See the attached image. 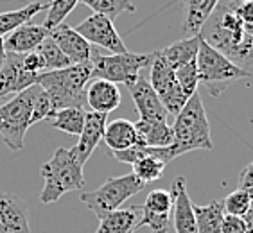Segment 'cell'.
Here are the masks:
<instances>
[{"instance_id": "cell-1", "label": "cell", "mask_w": 253, "mask_h": 233, "mask_svg": "<svg viewBox=\"0 0 253 233\" xmlns=\"http://www.w3.org/2000/svg\"><path fill=\"white\" fill-rule=\"evenodd\" d=\"M203 41L221 52L234 65L248 70L253 68V36L246 33L237 20L228 0H219L212 15L201 27Z\"/></svg>"}, {"instance_id": "cell-2", "label": "cell", "mask_w": 253, "mask_h": 233, "mask_svg": "<svg viewBox=\"0 0 253 233\" xmlns=\"http://www.w3.org/2000/svg\"><path fill=\"white\" fill-rule=\"evenodd\" d=\"M176 122L172 126V144L167 147H147L146 155L160 158L162 161L169 163L178 156L190 153V151H210L212 140H210V124L207 118V112L201 102L200 93L196 92L181 112L174 116Z\"/></svg>"}, {"instance_id": "cell-3", "label": "cell", "mask_w": 253, "mask_h": 233, "mask_svg": "<svg viewBox=\"0 0 253 233\" xmlns=\"http://www.w3.org/2000/svg\"><path fill=\"white\" fill-rule=\"evenodd\" d=\"M92 79V61L70 65L61 70L42 72L38 84L49 95L54 112L65 108H83L86 104V84Z\"/></svg>"}, {"instance_id": "cell-4", "label": "cell", "mask_w": 253, "mask_h": 233, "mask_svg": "<svg viewBox=\"0 0 253 233\" xmlns=\"http://www.w3.org/2000/svg\"><path fill=\"white\" fill-rule=\"evenodd\" d=\"M83 163L79 161L74 149L59 147L49 161H45L40 172L43 178V189L40 194V201L45 204L56 203L67 192L83 190L84 174Z\"/></svg>"}, {"instance_id": "cell-5", "label": "cell", "mask_w": 253, "mask_h": 233, "mask_svg": "<svg viewBox=\"0 0 253 233\" xmlns=\"http://www.w3.org/2000/svg\"><path fill=\"white\" fill-rule=\"evenodd\" d=\"M196 67H198L200 83L207 84L214 97L221 95V92H224L232 83L252 76L250 70L237 67L221 52L212 49L207 41H203V38L200 41V49L196 56Z\"/></svg>"}, {"instance_id": "cell-6", "label": "cell", "mask_w": 253, "mask_h": 233, "mask_svg": "<svg viewBox=\"0 0 253 233\" xmlns=\"http://www.w3.org/2000/svg\"><path fill=\"white\" fill-rule=\"evenodd\" d=\"M155 58V50L147 54L138 52H122L102 56L97 50L92 56V79H104L113 84H126L131 86L140 72L151 65Z\"/></svg>"}, {"instance_id": "cell-7", "label": "cell", "mask_w": 253, "mask_h": 233, "mask_svg": "<svg viewBox=\"0 0 253 233\" xmlns=\"http://www.w3.org/2000/svg\"><path fill=\"white\" fill-rule=\"evenodd\" d=\"M38 84L16 93L5 104H0V136L11 151H20L24 147V138L31 127V115Z\"/></svg>"}, {"instance_id": "cell-8", "label": "cell", "mask_w": 253, "mask_h": 233, "mask_svg": "<svg viewBox=\"0 0 253 233\" xmlns=\"http://www.w3.org/2000/svg\"><path fill=\"white\" fill-rule=\"evenodd\" d=\"M144 189H146V185L133 172H129V174L117 176V178H108L99 189L92 190V192H83L79 195V199L92 210L95 217L102 219L113 210L121 208L129 197L142 192Z\"/></svg>"}, {"instance_id": "cell-9", "label": "cell", "mask_w": 253, "mask_h": 233, "mask_svg": "<svg viewBox=\"0 0 253 233\" xmlns=\"http://www.w3.org/2000/svg\"><path fill=\"white\" fill-rule=\"evenodd\" d=\"M149 67H151V74H149L147 81L156 92L158 99L162 101L166 112L176 116L189 99L181 92L180 84L176 81L174 70L170 68V65L167 63L166 59L162 58L160 50H155V58H153Z\"/></svg>"}, {"instance_id": "cell-10", "label": "cell", "mask_w": 253, "mask_h": 233, "mask_svg": "<svg viewBox=\"0 0 253 233\" xmlns=\"http://www.w3.org/2000/svg\"><path fill=\"white\" fill-rule=\"evenodd\" d=\"M76 33L81 34L90 45H97L102 49L110 50L112 54L127 52L126 45L122 41L121 34L117 33L115 25L110 18L102 15H95L84 18L78 27H74Z\"/></svg>"}, {"instance_id": "cell-11", "label": "cell", "mask_w": 253, "mask_h": 233, "mask_svg": "<svg viewBox=\"0 0 253 233\" xmlns=\"http://www.w3.org/2000/svg\"><path fill=\"white\" fill-rule=\"evenodd\" d=\"M142 208L140 226H149L153 233H167L170 226L172 195L169 190L155 189L147 194Z\"/></svg>"}, {"instance_id": "cell-12", "label": "cell", "mask_w": 253, "mask_h": 233, "mask_svg": "<svg viewBox=\"0 0 253 233\" xmlns=\"http://www.w3.org/2000/svg\"><path fill=\"white\" fill-rule=\"evenodd\" d=\"M38 84V76L27 72L22 67V54H7L5 63L0 70V99L11 93H20Z\"/></svg>"}, {"instance_id": "cell-13", "label": "cell", "mask_w": 253, "mask_h": 233, "mask_svg": "<svg viewBox=\"0 0 253 233\" xmlns=\"http://www.w3.org/2000/svg\"><path fill=\"white\" fill-rule=\"evenodd\" d=\"M0 233H31L29 208L18 195L0 192Z\"/></svg>"}, {"instance_id": "cell-14", "label": "cell", "mask_w": 253, "mask_h": 233, "mask_svg": "<svg viewBox=\"0 0 253 233\" xmlns=\"http://www.w3.org/2000/svg\"><path fill=\"white\" fill-rule=\"evenodd\" d=\"M172 195V226L176 233H196L194 203L187 192L185 178H176L170 185Z\"/></svg>"}, {"instance_id": "cell-15", "label": "cell", "mask_w": 253, "mask_h": 233, "mask_svg": "<svg viewBox=\"0 0 253 233\" xmlns=\"http://www.w3.org/2000/svg\"><path fill=\"white\" fill-rule=\"evenodd\" d=\"M49 36L56 41V45L63 50V54L74 65L92 61V56L95 52L93 45L88 43L81 34L76 33V29L67 25L65 22L61 25H58L56 29L50 31Z\"/></svg>"}, {"instance_id": "cell-16", "label": "cell", "mask_w": 253, "mask_h": 233, "mask_svg": "<svg viewBox=\"0 0 253 233\" xmlns=\"http://www.w3.org/2000/svg\"><path fill=\"white\" fill-rule=\"evenodd\" d=\"M127 90L131 93L136 113L140 118H144V120H167L169 113L166 112L162 101L158 99L156 92L144 76L136 79L131 86H127Z\"/></svg>"}, {"instance_id": "cell-17", "label": "cell", "mask_w": 253, "mask_h": 233, "mask_svg": "<svg viewBox=\"0 0 253 233\" xmlns=\"http://www.w3.org/2000/svg\"><path fill=\"white\" fill-rule=\"evenodd\" d=\"M106 124H108V115H104V113H95V112L86 113L83 131L79 135L78 144L72 147L76 156H78L79 161H81L83 165L88 161V158L92 156L95 147L99 146V142L102 140Z\"/></svg>"}, {"instance_id": "cell-18", "label": "cell", "mask_w": 253, "mask_h": 233, "mask_svg": "<svg viewBox=\"0 0 253 233\" xmlns=\"http://www.w3.org/2000/svg\"><path fill=\"white\" fill-rule=\"evenodd\" d=\"M50 34L49 29L43 25L25 24L18 29L11 31L9 34L2 36L4 39V49L7 54H27L38 49V45Z\"/></svg>"}, {"instance_id": "cell-19", "label": "cell", "mask_w": 253, "mask_h": 233, "mask_svg": "<svg viewBox=\"0 0 253 233\" xmlns=\"http://www.w3.org/2000/svg\"><path fill=\"white\" fill-rule=\"evenodd\" d=\"M84 97H86V106L92 112L104 113V115L115 112L122 99L117 84L104 79H93L84 92Z\"/></svg>"}, {"instance_id": "cell-20", "label": "cell", "mask_w": 253, "mask_h": 233, "mask_svg": "<svg viewBox=\"0 0 253 233\" xmlns=\"http://www.w3.org/2000/svg\"><path fill=\"white\" fill-rule=\"evenodd\" d=\"M142 208L138 204L117 208L99 219V228L95 233H135L140 228Z\"/></svg>"}, {"instance_id": "cell-21", "label": "cell", "mask_w": 253, "mask_h": 233, "mask_svg": "<svg viewBox=\"0 0 253 233\" xmlns=\"http://www.w3.org/2000/svg\"><path fill=\"white\" fill-rule=\"evenodd\" d=\"M219 0H185V13H183V25L181 34L183 38L200 36L201 27L212 15Z\"/></svg>"}, {"instance_id": "cell-22", "label": "cell", "mask_w": 253, "mask_h": 233, "mask_svg": "<svg viewBox=\"0 0 253 233\" xmlns=\"http://www.w3.org/2000/svg\"><path fill=\"white\" fill-rule=\"evenodd\" d=\"M102 140L110 151H124L140 144L135 124L126 120V118H115V120L108 122Z\"/></svg>"}, {"instance_id": "cell-23", "label": "cell", "mask_w": 253, "mask_h": 233, "mask_svg": "<svg viewBox=\"0 0 253 233\" xmlns=\"http://www.w3.org/2000/svg\"><path fill=\"white\" fill-rule=\"evenodd\" d=\"M135 129L140 144L147 147H167L172 144V127L167 124V120L138 118V122H135Z\"/></svg>"}, {"instance_id": "cell-24", "label": "cell", "mask_w": 253, "mask_h": 233, "mask_svg": "<svg viewBox=\"0 0 253 233\" xmlns=\"http://www.w3.org/2000/svg\"><path fill=\"white\" fill-rule=\"evenodd\" d=\"M200 41H201V36L181 38V39H178L176 43L169 45L166 49H162L160 54H162V58L170 65L172 70H178V68H181L183 65L196 61L198 49H200Z\"/></svg>"}, {"instance_id": "cell-25", "label": "cell", "mask_w": 253, "mask_h": 233, "mask_svg": "<svg viewBox=\"0 0 253 233\" xmlns=\"http://www.w3.org/2000/svg\"><path fill=\"white\" fill-rule=\"evenodd\" d=\"M43 9H49V2H33L20 9L0 13V36H5L22 25L31 24V20Z\"/></svg>"}, {"instance_id": "cell-26", "label": "cell", "mask_w": 253, "mask_h": 233, "mask_svg": "<svg viewBox=\"0 0 253 233\" xmlns=\"http://www.w3.org/2000/svg\"><path fill=\"white\" fill-rule=\"evenodd\" d=\"M196 233H221V223L224 210L221 201H212L210 204L198 206L194 204Z\"/></svg>"}, {"instance_id": "cell-27", "label": "cell", "mask_w": 253, "mask_h": 233, "mask_svg": "<svg viewBox=\"0 0 253 233\" xmlns=\"http://www.w3.org/2000/svg\"><path fill=\"white\" fill-rule=\"evenodd\" d=\"M84 118H86V112L83 108H65L54 113L49 122L54 129H59L67 135L79 136L83 131Z\"/></svg>"}, {"instance_id": "cell-28", "label": "cell", "mask_w": 253, "mask_h": 233, "mask_svg": "<svg viewBox=\"0 0 253 233\" xmlns=\"http://www.w3.org/2000/svg\"><path fill=\"white\" fill-rule=\"evenodd\" d=\"M81 4L95 13V15H102L113 20L117 18L122 13H135V4H131L129 0H79Z\"/></svg>"}, {"instance_id": "cell-29", "label": "cell", "mask_w": 253, "mask_h": 233, "mask_svg": "<svg viewBox=\"0 0 253 233\" xmlns=\"http://www.w3.org/2000/svg\"><path fill=\"white\" fill-rule=\"evenodd\" d=\"M36 50H38L40 56H42L45 61V72L61 70V68H67V67H70V65H74L72 61L63 54V50L56 45V41H54L50 36H47V38L38 45V49Z\"/></svg>"}, {"instance_id": "cell-30", "label": "cell", "mask_w": 253, "mask_h": 233, "mask_svg": "<svg viewBox=\"0 0 253 233\" xmlns=\"http://www.w3.org/2000/svg\"><path fill=\"white\" fill-rule=\"evenodd\" d=\"M166 161H162L160 158L156 156L147 155L144 158L133 163V174L138 178L144 185L147 183H155L164 176V170H166Z\"/></svg>"}, {"instance_id": "cell-31", "label": "cell", "mask_w": 253, "mask_h": 233, "mask_svg": "<svg viewBox=\"0 0 253 233\" xmlns=\"http://www.w3.org/2000/svg\"><path fill=\"white\" fill-rule=\"evenodd\" d=\"M79 0H50L49 2V13H47V18L43 22L45 29H56L58 25H61L65 22L70 13L74 11V7L78 5Z\"/></svg>"}, {"instance_id": "cell-32", "label": "cell", "mask_w": 253, "mask_h": 233, "mask_svg": "<svg viewBox=\"0 0 253 233\" xmlns=\"http://www.w3.org/2000/svg\"><path fill=\"white\" fill-rule=\"evenodd\" d=\"M252 197L246 190L237 189L234 192H230L226 197H224L221 203H223V210L224 214L228 215H237V217H243L246 212H248L250 204H252Z\"/></svg>"}, {"instance_id": "cell-33", "label": "cell", "mask_w": 253, "mask_h": 233, "mask_svg": "<svg viewBox=\"0 0 253 233\" xmlns=\"http://www.w3.org/2000/svg\"><path fill=\"white\" fill-rule=\"evenodd\" d=\"M176 81L180 84L181 92L187 99L192 97L196 92H198V84H200V79H198V67H196V61L192 63L183 65L181 68L174 70Z\"/></svg>"}, {"instance_id": "cell-34", "label": "cell", "mask_w": 253, "mask_h": 233, "mask_svg": "<svg viewBox=\"0 0 253 233\" xmlns=\"http://www.w3.org/2000/svg\"><path fill=\"white\" fill-rule=\"evenodd\" d=\"M54 113L56 112L52 110V104H50L49 95L45 93L43 88L40 86L38 92H36V97H34L33 115H31V126H33V124H38V122H42V120H50Z\"/></svg>"}, {"instance_id": "cell-35", "label": "cell", "mask_w": 253, "mask_h": 233, "mask_svg": "<svg viewBox=\"0 0 253 233\" xmlns=\"http://www.w3.org/2000/svg\"><path fill=\"white\" fill-rule=\"evenodd\" d=\"M230 4L246 33L253 36V0H241V2H230Z\"/></svg>"}, {"instance_id": "cell-36", "label": "cell", "mask_w": 253, "mask_h": 233, "mask_svg": "<svg viewBox=\"0 0 253 233\" xmlns=\"http://www.w3.org/2000/svg\"><path fill=\"white\" fill-rule=\"evenodd\" d=\"M22 67H24L27 72L36 74V76H40L42 72H45V61H43V58L40 56L38 50L22 54Z\"/></svg>"}, {"instance_id": "cell-37", "label": "cell", "mask_w": 253, "mask_h": 233, "mask_svg": "<svg viewBox=\"0 0 253 233\" xmlns=\"http://www.w3.org/2000/svg\"><path fill=\"white\" fill-rule=\"evenodd\" d=\"M221 233H246V223L243 217L224 214L221 223Z\"/></svg>"}, {"instance_id": "cell-38", "label": "cell", "mask_w": 253, "mask_h": 233, "mask_svg": "<svg viewBox=\"0 0 253 233\" xmlns=\"http://www.w3.org/2000/svg\"><path fill=\"white\" fill-rule=\"evenodd\" d=\"M253 187V161L239 176V189L250 190Z\"/></svg>"}, {"instance_id": "cell-39", "label": "cell", "mask_w": 253, "mask_h": 233, "mask_svg": "<svg viewBox=\"0 0 253 233\" xmlns=\"http://www.w3.org/2000/svg\"><path fill=\"white\" fill-rule=\"evenodd\" d=\"M5 58H7V52H5V49H4V39H2V36H0V70H2V67H4Z\"/></svg>"}, {"instance_id": "cell-40", "label": "cell", "mask_w": 253, "mask_h": 233, "mask_svg": "<svg viewBox=\"0 0 253 233\" xmlns=\"http://www.w3.org/2000/svg\"><path fill=\"white\" fill-rule=\"evenodd\" d=\"M228 2H241V0H228Z\"/></svg>"}, {"instance_id": "cell-41", "label": "cell", "mask_w": 253, "mask_h": 233, "mask_svg": "<svg viewBox=\"0 0 253 233\" xmlns=\"http://www.w3.org/2000/svg\"><path fill=\"white\" fill-rule=\"evenodd\" d=\"M252 233H253V232H252Z\"/></svg>"}]
</instances>
